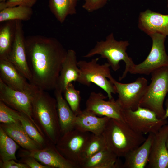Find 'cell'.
Masks as SVG:
<instances>
[{
	"label": "cell",
	"mask_w": 168,
	"mask_h": 168,
	"mask_svg": "<svg viewBox=\"0 0 168 168\" xmlns=\"http://www.w3.org/2000/svg\"><path fill=\"white\" fill-rule=\"evenodd\" d=\"M0 127L24 149L33 150L43 148L29 136L20 121L11 124L1 123Z\"/></svg>",
	"instance_id": "obj_22"
},
{
	"label": "cell",
	"mask_w": 168,
	"mask_h": 168,
	"mask_svg": "<svg viewBox=\"0 0 168 168\" xmlns=\"http://www.w3.org/2000/svg\"><path fill=\"white\" fill-rule=\"evenodd\" d=\"M65 99L74 114L77 115L81 110L80 91L76 89L72 83L67 86L64 92Z\"/></svg>",
	"instance_id": "obj_30"
},
{
	"label": "cell",
	"mask_w": 168,
	"mask_h": 168,
	"mask_svg": "<svg viewBox=\"0 0 168 168\" xmlns=\"http://www.w3.org/2000/svg\"><path fill=\"white\" fill-rule=\"evenodd\" d=\"M168 124L163 126L154 136L148 161V167L168 168Z\"/></svg>",
	"instance_id": "obj_15"
},
{
	"label": "cell",
	"mask_w": 168,
	"mask_h": 168,
	"mask_svg": "<svg viewBox=\"0 0 168 168\" xmlns=\"http://www.w3.org/2000/svg\"><path fill=\"white\" fill-rule=\"evenodd\" d=\"M35 87L32 94V116L40 132L56 145L61 135L56 99Z\"/></svg>",
	"instance_id": "obj_2"
},
{
	"label": "cell",
	"mask_w": 168,
	"mask_h": 168,
	"mask_svg": "<svg viewBox=\"0 0 168 168\" xmlns=\"http://www.w3.org/2000/svg\"><path fill=\"white\" fill-rule=\"evenodd\" d=\"M107 146L119 157H124L141 145L146 138L125 122L110 118L102 133Z\"/></svg>",
	"instance_id": "obj_3"
},
{
	"label": "cell",
	"mask_w": 168,
	"mask_h": 168,
	"mask_svg": "<svg viewBox=\"0 0 168 168\" xmlns=\"http://www.w3.org/2000/svg\"><path fill=\"white\" fill-rule=\"evenodd\" d=\"M33 14L31 7L21 6L7 7L0 11V22L9 21H27Z\"/></svg>",
	"instance_id": "obj_26"
},
{
	"label": "cell",
	"mask_w": 168,
	"mask_h": 168,
	"mask_svg": "<svg viewBox=\"0 0 168 168\" xmlns=\"http://www.w3.org/2000/svg\"><path fill=\"white\" fill-rule=\"evenodd\" d=\"M84 0V1L85 0Z\"/></svg>",
	"instance_id": "obj_41"
},
{
	"label": "cell",
	"mask_w": 168,
	"mask_h": 168,
	"mask_svg": "<svg viewBox=\"0 0 168 168\" xmlns=\"http://www.w3.org/2000/svg\"><path fill=\"white\" fill-rule=\"evenodd\" d=\"M19 146L0 127V160L4 161L14 160L18 161L16 153Z\"/></svg>",
	"instance_id": "obj_27"
},
{
	"label": "cell",
	"mask_w": 168,
	"mask_h": 168,
	"mask_svg": "<svg viewBox=\"0 0 168 168\" xmlns=\"http://www.w3.org/2000/svg\"><path fill=\"white\" fill-rule=\"evenodd\" d=\"M7 0H0V2H6Z\"/></svg>",
	"instance_id": "obj_39"
},
{
	"label": "cell",
	"mask_w": 168,
	"mask_h": 168,
	"mask_svg": "<svg viewBox=\"0 0 168 168\" xmlns=\"http://www.w3.org/2000/svg\"><path fill=\"white\" fill-rule=\"evenodd\" d=\"M6 2H0V11L7 8Z\"/></svg>",
	"instance_id": "obj_37"
},
{
	"label": "cell",
	"mask_w": 168,
	"mask_h": 168,
	"mask_svg": "<svg viewBox=\"0 0 168 168\" xmlns=\"http://www.w3.org/2000/svg\"><path fill=\"white\" fill-rule=\"evenodd\" d=\"M16 23L14 40L7 59L31 83L32 77L27 61L25 37L22 21L16 20Z\"/></svg>",
	"instance_id": "obj_12"
},
{
	"label": "cell",
	"mask_w": 168,
	"mask_h": 168,
	"mask_svg": "<svg viewBox=\"0 0 168 168\" xmlns=\"http://www.w3.org/2000/svg\"><path fill=\"white\" fill-rule=\"evenodd\" d=\"M78 62L75 51L72 49L67 50L55 90L63 93L69 83L77 81L80 75Z\"/></svg>",
	"instance_id": "obj_18"
},
{
	"label": "cell",
	"mask_w": 168,
	"mask_h": 168,
	"mask_svg": "<svg viewBox=\"0 0 168 168\" xmlns=\"http://www.w3.org/2000/svg\"><path fill=\"white\" fill-rule=\"evenodd\" d=\"M106 146L102 133L100 135L91 133L82 154V165L84 161L100 151Z\"/></svg>",
	"instance_id": "obj_28"
},
{
	"label": "cell",
	"mask_w": 168,
	"mask_h": 168,
	"mask_svg": "<svg viewBox=\"0 0 168 168\" xmlns=\"http://www.w3.org/2000/svg\"><path fill=\"white\" fill-rule=\"evenodd\" d=\"M21 114V112L0 101V122L1 124H11L20 121Z\"/></svg>",
	"instance_id": "obj_31"
},
{
	"label": "cell",
	"mask_w": 168,
	"mask_h": 168,
	"mask_svg": "<svg viewBox=\"0 0 168 168\" xmlns=\"http://www.w3.org/2000/svg\"><path fill=\"white\" fill-rule=\"evenodd\" d=\"M125 122L133 130L138 133L155 134L164 125L168 124L166 119L158 117L153 111L139 106L135 110H124Z\"/></svg>",
	"instance_id": "obj_7"
},
{
	"label": "cell",
	"mask_w": 168,
	"mask_h": 168,
	"mask_svg": "<svg viewBox=\"0 0 168 168\" xmlns=\"http://www.w3.org/2000/svg\"><path fill=\"white\" fill-rule=\"evenodd\" d=\"M32 95L12 89L0 79V101L25 114L37 128L32 116Z\"/></svg>",
	"instance_id": "obj_14"
},
{
	"label": "cell",
	"mask_w": 168,
	"mask_h": 168,
	"mask_svg": "<svg viewBox=\"0 0 168 168\" xmlns=\"http://www.w3.org/2000/svg\"><path fill=\"white\" fill-rule=\"evenodd\" d=\"M110 119L106 117L98 116L85 109L76 115L74 128L100 135L102 133Z\"/></svg>",
	"instance_id": "obj_19"
},
{
	"label": "cell",
	"mask_w": 168,
	"mask_h": 168,
	"mask_svg": "<svg viewBox=\"0 0 168 168\" xmlns=\"http://www.w3.org/2000/svg\"><path fill=\"white\" fill-rule=\"evenodd\" d=\"M62 93L55 90L57 110L61 136L74 128L76 115L62 95Z\"/></svg>",
	"instance_id": "obj_23"
},
{
	"label": "cell",
	"mask_w": 168,
	"mask_h": 168,
	"mask_svg": "<svg viewBox=\"0 0 168 168\" xmlns=\"http://www.w3.org/2000/svg\"><path fill=\"white\" fill-rule=\"evenodd\" d=\"M0 27V59H7L14 41L16 21L4 22Z\"/></svg>",
	"instance_id": "obj_24"
},
{
	"label": "cell",
	"mask_w": 168,
	"mask_h": 168,
	"mask_svg": "<svg viewBox=\"0 0 168 168\" xmlns=\"http://www.w3.org/2000/svg\"><path fill=\"white\" fill-rule=\"evenodd\" d=\"M154 134H149L141 145L126 155L122 168H144L146 166L148 162Z\"/></svg>",
	"instance_id": "obj_20"
},
{
	"label": "cell",
	"mask_w": 168,
	"mask_h": 168,
	"mask_svg": "<svg viewBox=\"0 0 168 168\" xmlns=\"http://www.w3.org/2000/svg\"><path fill=\"white\" fill-rule=\"evenodd\" d=\"M114 84L118 94L117 100L124 110H136L139 106L147 90V80L140 77L132 82L123 83L116 81L113 77L109 79Z\"/></svg>",
	"instance_id": "obj_10"
},
{
	"label": "cell",
	"mask_w": 168,
	"mask_h": 168,
	"mask_svg": "<svg viewBox=\"0 0 168 168\" xmlns=\"http://www.w3.org/2000/svg\"><path fill=\"white\" fill-rule=\"evenodd\" d=\"M165 105L166 107L165 113L162 119H166L168 118V98L165 101Z\"/></svg>",
	"instance_id": "obj_36"
},
{
	"label": "cell",
	"mask_w": 168,
	"mask_h": 168,
	"mask_svg": "<svg viewBox=\"0 0 168 168\" xmlns=\"http://www.w3.org/2000/svg\"><path fill=\"white\" fill-rule=\"evenodd\" d=\"M167 7L168 8L167 12L168 13V0H167Z\"/></svg>",
	"instance_id": "obj_40"
},
{
	"label": "cell",
	"mask_w": 168,
	"mask_h": 168,
	"mask_svg": "<svg viewBox=\"0 0 168 168\" xmlns=\"http://www.w3.org/2000/svg\"><path fill=\"white\" fill-rule=\"evenodd\" d=\"M14 160L3 161L0 160V168H30L26 164L17 162Z\"/></svg>",
	"instance_id": "obj_35"
},
{
	"label": "cell",
	"mask_w": 168,
	"mask_h": 168,
	"mask_svg": "<svg viewBox=\"0 0 168 168\" xmlns=\"http://www.w3.org/2000/svg\"><path fill=\"white\" fill-rule=\"evenodd\" d=\"M138 26L149 35L159 33L168 36V14L164 15L147 9L140 13Z\"/></svg>",
	"instance_id": "obj_17"
},
{
	"label": "cell",
	"mask_w": 168,
	"mask_h": 168,
	"mask_svg": "<svg viewBox=\"0 0 168 168\" xmlns=\"http://www.w3.org/2000/svg\"><path fill=\"white\" fill-rule=\"evenodd\" d=\"M0 79L12 89L30 94L35 87L7 59H0Z\"/></svg>",
	"instance_id": "obj_16"
},
{
	"label": "cell",
	"mask_w": 168,
	"mask_h": 168,
	"mask_svg": "<svg viewBox=\"0 0 168 168\" xmlns=\"http://www.w3.org/2000/svg\"><path fill=\"white\" fill-rule=\"evenodd\" d=\"M108 97L101 92H91L86 103V110L100 117H106L125 122L124 109L113 98Z\"/></svg>",
	"instance_id": "obj_11"
},
{
	"label": "cell",
	"mask_w": 168,
	"mask_h": 168,
	"mask_svg": "<svg viewBox=\"0 0 168 168\" xmlns=\"http://www.w3.org/2000/svg\"><path fill=\"white\" fill-rule=\"evenodd\" d=\"M109 0H85L82 7L87 12H92L104 7Z\"/></svg>",
	"instance_id": "obj_32"
},
{
	"label": "cell",
	"mask_w": 168,
	"mask_h": 168,
	"mask_svg": "<svg viewBox=\"0 0 168 168\" xmlns=\"http://www.w3.org/2000/svg\"><path fill=\"white\" fill-rule=\"evenodd\" d=\"M91 133L74 128L61 136L56 147L65 158L81 168L82 154Z\"/></svg>",
	"instance_id": "obj_8"
},
{
	"label": "cell",
	"mask_w": 168,
	"mask_h": 168,
	"mask_svg": "<svg viewBox=\"0 0 168 168\" xmlns=\"http://www.w3.org/2000/svg\"><path fill=\"white\" fill-rule=\"evenodd\" d=\"M119 157L107 145L84 161L81 168H120L123 164Z\"/></svg>",
	"instance_id": "obj_21"
},
{
	"label": "cell",
	"mask_w": 168,
	"mask_h": 168,
	"mask_svg": "<svg viewBox=\"0 0 168 168\" xmlns=\"http://www.w3.org/2000/svg\"><path fill=\"white\" fill-rule=\"evenodd\" d=\"M78 0H49L51 12L60 23H63L67 16L76 13Z\"/></svg>",
	"instance_id": "obj_25"
},
{
	"label": "cell",
	"mask_w": 168,
	"mask_h": 168,
	"mask_svg": "<svg viewBox=\"0 0 168 168\" xmlns=\"http://www.w3.org/2000/svg\"><path fill=\"white\" fill-rule=\"evenodd\" d=\"M98 58L89 61L80 60L78 65L80 75L77 82L90 86L93 83L105 92L109 99L113 98L112 94L116 93L115 87L109 80L112 77L111 74L110 66L108 62L102 64L98 63Z\"/></svg>",
	"instance_id": "obj_5"
},
{
	"label": "cell",
	"mask_w": 168,
	"mask_h": 168,
	"mask_svg": "<svg viewBox=\"0 0 168 168\" xmlns=\"http://www.w3.org/2000/svg\"><path fill=\"white\" fill-rule=\"evenodd\" d=\"M31 84L44 90H55L67 50L56 38L41 35L25 37Z\"/></svg>",
	"instance_id": "obj_1"
},
{
	"label": "cell",
	"mask_w": 168,
	"mask_h": 168,
	"mask_svg": "<svg viewBox=\"0 0 168 168\" xmlns=\"http://www.w3.org/2000/svg\"><path fill=\"white\" fill-rule=\"evenodd\" d=\"M166 146L167 147V148L168 149V137L167 139V142H166Z\"/></svg>",
	"instance_id": "obj_38"
},
{
	"label": "cell",
	"mask_w": 168,
	"mask_h": 168,
	"mask_svg": "<svg viewBox=\"0 0 168 168\" xmlns=\"http://www.w3.org/2000/svg\"><path fill=\"white\" fill-rule=\"evenodd\" d=\"M19 120L26 132L32 139L43 147L47 145L49 141L42 134L26 115L21 112Z\"/></svg>",
	"instance_id": "obj_29"
},
{
	"label": "cell",
	"mask_w": 168,
	"mask_h": 168,
	"mask_svg": "<svg viewBox=\"0 0 168 168\" xmlns=\"http://www.w3.org/2000/svg\"><path fill=\"white\" fill-rule=\"evenodd\" d=\"M149 36L152 40L150 53L144 61L134 65L129 72L131 74L149 75L158 68L168 66V55L165 46L166 36L159 33Z\"/></svg>",
	"instance_id": "obj_9"
},
{
	"label": "cell",
	"mask_w": 168,
	"mask_h": 168,
	"mask_svg": "<svg viewBox=\"0 0 168 168\" xmlns=\"http://www.w3.org/2000/svg\"><path fill=\"white\" fill-rule=\"evenodd\" d=\"M151 74V82L139 106L153 111L162 119L165 113L164 102L168 93V66L158 68Z\"/></svg>",
	"instance_id": "obj_6"
},
{
	"label": "cell",
	"mask_w": 168,
	"mask_h": 168,
	"mask_svg": "<svg viewBox=\"0 0 168 168\" xmlns=\"http://www.w3.org/2000/svg\"><path fill=\"white\" fill-rule=\"evenodd\" d=\"M38 0H7V7L21 6L31 7L36 3Z\"/></svg>",
	"instance_id": "obj_34"
},
{
	"label": "cell",
	"mask_w": 168,
	"mask_h": 168,
	"mask_svg": "<svg viewBox=\"0 0 168 168\" xmlns=\"http://www.w3.org/2000/svg\"><path fill=\"white\" fill-rule=\"evenodd\" d=\"M18 155L20 157L24 156L33 157L42 164L51 168H78L63 156L57 150L55 145L50 142L40 149H20Z\"/></svg>",
	"instance_id": "obj_13"
},
{
	"label": "cell",
	"mask_w": 168,
	"mask_h": 168,
	"mask_svg": "<svg viewBox=\"0 0 168 168\" xmlns=\"http://www.w3.org/2000/svg\"><path fill=\"white\" fill-rule=\"evenodd\" d=\"M129 45L128 41L116 40L114 34L111 33L106 36L105 40L97 41L94 47L83 57L89 58L99 55L100 58L107 59L110 67L115 72L119 69L120 62L124 61L125 63V68L119 78L121 81L126 77L135 64L126 52Z\"/></svg>",
	"instance_id": "obj_4"
},
{
	"label": "cell",
	"mask_w": 168,
	"mask_h": 168,
	"mask_svg": "<svg viewBox=\"0 0 168 168\" xmlns=\"http://www.w3.org/2000/svg\"><path fill=\"white\" fill-rule=\"evenodd\" d=\"M19 162L27 165L30 168H51L50 166L40 163L34 157L29 156L21 157Z\"/></svg>",
	"instance_id": "obj_33"
}]
</instances>
